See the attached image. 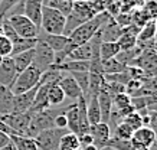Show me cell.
<instances>
[{"label":"cell","mask_w":157,"mask_h":150,"mask_svg":"<svg viewBox=\"0 0 157 150\" xmlns=\"http://www.w3.org/2000/svg\"><path fill=\"white\" fill-rule=\"evenodd\" d=\"M111 17V15H108L107 12H101L97 16H94L92 19L86 20L82 25H79L69 36H68V46L72 49H75L76 46L90 42L91 39L94 38V35L100 30V28Z\"/></svg>","instance_id":"obj_1"},{"label":"cell","mask_w":157,"mask_h":150,"mask_svg":"<svg viewBox=\"0 0 157 150\" xmlns=\"http://www.w3.org/2000/svg\"><path fill=\"white\" fill-rule=\"evenodd\" d=\"M61 107H53V108H48V110H43V111H38L32 114L29 127L26 130V136L28 137H36V136L43 130H48L53 127V118L58 113L61 111Z\"/></svg>","instance_id":"obj_2"},{"label":"cell","mask_w":157,"mask_h":150,"mask_svg":"<svg viewBox=\"0 0 157 150\" xmlns=\"http://www.w3.org/2000/svg\"><path fill=\"white\" fill-rule=\"evenodd\" d=\"M63 29H65V16L53 7L43 6L40 32L49 35H63Z\"/></svg>","instance_id":"obj_3"},{"label":"cell","mask_w":157,"mask_h":150,"mask_svg":"<svg viewBox=\"0 0 157 150\" xmlns=\"http://www.w3.org/2000/svg\"><path fill=\"white\" fill-rule=\"evenodd\" d=\"M40 75H42L40 69H38L35 65H30L25 71L17 74L13 85L10 87L13 95H17V94H22V92H26L29 90L35 88L40 81Z\"/></svg>","instance_id":"obj_4"},{"label":"cell","mask_w":157,"mask_h":150,"mask_svg":"<svg viewBox=\"0 0 157 150\" xmlns=\"http://www.w3.org/2000/svg\"><path fill=\"white\" fill-rule=\"evenodd\" d=\"M128 67H137L141 69L144 78L157 77V52L154 48H143L136 59L131 61Z\"/></svg>","instance_id":"obj_5"},{"label":"cell","mask_w":157,"mask_h":150,"mask_svg":"<svg viewBox=\"0 0 157 150\" xmlns=\"http://www.w3.org/2000/svg\"><path fill=\"white\" fill-rule=\"evenodd\" d=\"M5 19L9 20L14 32L23 39H36L40 30L36 28V25L30 19H28L25 15H10Z\"/></svg>","instance_id":"obj_6"},{"label":"cell","mask_w":157,"mask_h":150,"mask_svg":"<svg viewBox=\"0 0 157 150\" xmlns=\"http://www.w3.org/2000/svg\"><path fill=\"white\" fill-rule=\"evenodd\" d=\"M68 131H69L68 129H58V127H52V129L40 131L35 137L39 150H58L61 137Z\"/></svg>","instance_id":"obj_7"},{"label":"cell","mask_w":157,"mask_h":150,"mask_svg":"<svg viewBox=\"0 0 157 150\" xmlns=\"http://www.w3.org/2000/svg\"><path fill=\"white\" fill-rule=\"evenodd\" d=\"M2 121L12 130V136H26L32 114L30 113H10L0 117Z\"/></svg>","instance_id":"obj_8"},{"label":"cell","mask_w":157,"mask_h":150,"mask_svg":"<svg viewBox=\"0 0 157 150\" xmlns=\"http://www.w3.org/2000/svg\"><path fill=\"white\" fill-rule=\"evenodd\" d=\"M53 62H55V52L45 42L38 40V44L35 46V56L32 65L40 69V72H45L46 69L52 67Z\"/></svg>","instance_id":"obj_9"},{"label":"cell","mask_w":157,"mask_h":150,"mask_svg":"<svg viewBox=\"0 0 157 150\" xmlns=\"http://www.w3.org/2000/svg\"><path fill=\"white\" fill-rule=\"evenodd\" d=\"M156 133L150 127H140L131 136V146L133 150H146L150 149L156 143Z\"/></svg>","instance_id":"obj_10"},{"label":"cell","mask_w":157,"mask_h":150,"mask_svg":"<svg viewBox=\"0 0 157 150\" xmlns=\"http://www.w3.org/2000/svg\"><path fill=\"white\" fill-rule=\"evenodd\" d=\"M88 133L91 134L92 140H94V146H97L98 149L105 147L108 140L111 139V130L107 123H97V124H91Z\"/></svg>","instance_id":"obj_11"},{"label":"cell","mask_w":157,"mask_h":150,"mask_svg":"<svg viewBox=\"0 0 157 150\" xmlns=\"http://www.w3.org/2000/svg\"><path fill=\"white\" fill-rule=\"evenodd\" d=\"M16 77H17V71H16L12 56L3 58L0 63V85L10 88L13 85Z\"/></svg>","instance_id":"obj_12"},{"label":"cell","mask_w":157,"mask_h":150,"mask_svg":"<svg viewBox=\"0 0 157 150\" xmlns=\"http://www.w3.org/2000/svg\"><path fill=\"white\" fill-rule=\"evenodd\" d=\"M100 35L101 42H117V39L121 36L123 29L118 26V23L115 22V19L111 16L107 22L100 28V30L97 32Z\"/></svg>","instance_id":"obj_13"},{"label":"cell","mask_w":157,"mask_h":150,"mask_svg":"<svg viewBox=\"0 0 157 150\" xmlns=\"http://www.w3.org/2000/svg\"><path fill=\"white\" fill-rule=\"evenodd\" d=\"M38 87H39V84L35 88L29 90V91L14 95L13 97V110H12V113H29L30 107L33 104L35 94H36Z\"/></svg>","instance_id":"obj_14"},{"label":"cell","mask_w":157,"mask_h":150,"mask_svg":"<svg viewBox=\"0 0 157 150\" xmlns=\"http://www.w3.org/2000/svg\"><path fill=\"white\" fill-rule=\"evenodd\" d=\"M97 100H98V106H100L101 111V123H107L109 114H111V110H113V94L104 87V81L98 91Z\"/></svg>","instance_id":"obj_15"},{"label":"cell","mask_w":157,"mask_h":150,"mask_svg":"<svg viewBox=\"0 0 157 150\" xmlns=\"http://www.w3.org/2000/svg\"><path fill=\"white\" fill-rule=\"evenodd\" d=\"M38 40L45 42L55 53L63 52L68 46V36H65V35H49L45 32H39Z\"/></svg>","instance_id":"obj_16"},{"label":"cell","mask_w":157,"mask_h":150,"mask_svg":"<svg viewBox=\"0 0 157 150\" xmlns=\"http://www.w3.org/2000/svg\"><path fill=\"white\" fill-rule=\"evenodd\" d=\"M59 87L63 91L65 97L69 98V100H78V98L82 95V90L81 87L78 85L75 79L71 77V75H63L62 79L59 81Z\"/></svg>","instance_id":"obj_17"},{"label":"cell","mask_w":157,"mask_h":150,"mask_svg":"<svg viewBox=\"0 0 157 150\" xmlns=\"http://www.w3.org/2000/svg\"><path fill=\"white\" fill-rule=\"evenodd\" d=\"M71 12H74V13H75L79 19L84 20V22L92 19L94 16L98 15V12L94 9L92 3H88L85 0H76V2H74V3H72Z\"/></svg>","instance_id":"obj_18"},{"label":"cell","mask_w":157,"mask_h":150,"mask_svg":"<svg viewBox=\"0 0 157 150\" xmlns=\"http://www.w3.org/2000/svg\"><path fill=\"white\" fill-rule=\"evenodd\" d=\"M65 116H67L68 120V130L78 136L79 134V110H78L76 101L72 102L71 106H67Z\"/></svg>","instance_id":"obj_19"},{"label":"cell","mask_w":157,"mask_h":150,"mask_svg":"<svg viewBox=\"0 0 157 150\" xmlns=\"http://www.w3.org/2000/svg\"><path fill=\"white\" fill-rule=\"evenodd\" d=\"M33 56H35V48L29 49V51H25V52H20V53H17V55H13V56H12L17 74H20L22 71H25L26 68H29L32 63H33Z\"/></svg>","instance_id":"obj_20"},{"label":"cell","mask_w":157,"mask_h":150,"mask_svg":"<svg viewBox=\"0 0 157 150\" xmlns=\"http://www.w3.org/2000/svg\"><path fill=\"white\" fill-rule=\"evenodd\" d=\"M13 92L7 87L0 85V117L10 114L13 110Z\"/></svg>","instance_id":"obj_21"},{"label":"cell","mask_w":157,"mask_h":150,"mask_svg":"<svg viewBox=\"0 0 157 150\" xmlns=\"http://www.w3.org/2000/svg\"><path fill=\"white\" fill-rule=\"evenodd\" d=\"M85 102H86V117H88L90 124L101 123V111L97 95H91V97L85 98Z\"/></svg>","instance_id":"obj_22"},{"label":"cell","mask_w":157,"mask_h":150,"mask_svg":"<svg viewBox=\"0 0 157 150\" xmlns=\"http://www.w3.org/2000/svg\"><path fill=\"white\" fill-rule=\"evenodd\" d=\"M12 143L14 144L16 150H39L38 143L33 137H28V136H10Z\"/></svg>","instance_id":"obj_23"},{"label":"cell","mask_w":157,"mask_h":150,"mask_svg":"<svg viewBox=\"0 0 157 150\" xmlns=\"http://www.w3.org/2000/svg\"><path fill=\"white\" fill-rule=\"evenodd\" d=\"M120 52H121V49H120L117 42H101V45H100L101 62H102V61H107V59L115 58Z\"/></svg>","instance_id":"obj_24"},{"label":"cell","mask_w":157,"mask_h":150,"mask_svg":"<svg viewBox=\"0 0 157 150\" xmlns=\"http://www.w3.org/2000/svg\"><path fill=\"white\" fill-rule=\"evenodd\" d=\"M65 94L63 91L61 90L59 84H52L48 90V101H49V106L51 108L52 107H61L65 101Z\"/></svg>","instance_id":"obj_25"},{"label":"cell","mask_w":157,"mask_h":150,"mask_svg":"<svg viewBox=\"0 0 157 150\" xmlns=\"http://www.w3.org/2000/svg\"><path fill=\"white\" fill-rule=\"evenodd\" d=\"M78 147H81L78 136L71 133V131H68V133H65V134L61 137L58 150H75V149H78Z\"/></svg>","instance_id":"obj_26"},{"label":"cell","mask_w":157,"mask_h":150,"mask_svg":"<svg viewBox=\"0 0 157 150\" xmlns=\"http://www.w3.org/2000/svg\"><path fill=\"white\" fill-rule=\"evenodd\" d=\"M101 68H102V75H108V74H118L125 71V65L121 63L120 61H117L115 58L107 59L101 62Z\"/></svg>","instance_id":"obj_27"},{"label":"cell","mask_w":157,"mask_h":150,"mask_svg":"<svg viewBox=\"0 0 157 150\" xmlns=\"http://www.w3.org/2000/svg\"><path fill=\"white\" fill-rule=\"evenodd\" d=\"M38 44V38L36 39H23L20 38L19 40H16L13 44V48H12V56L13 55H17L20 52H25V51H29V49H33Z\"/></svg>","instance_id":"obj_28"},{"label":"cell","mask_w":157,"mask_h":150,"mask_svg":"<svg viewBox=\"0 0 157 150\" xmlns=\"http://www.w3.org/2000/svg\"><path fill=\"white\" fill-rule=\"evenodd\" d=\"M117 44H118V46H120L121 51H128V49H133L134 46H137V36H136V35L123 32L121 36L117 39Z\"/></svg>","instance_id":"obj_29"},{"label":"cell","mask_w":157,"mask_h":150,"mask_svg":"<svg viewBox=\"0 0 157 150\" xmlns=\"http://www.w3.org/2000/svg\"><path fill=\"white\" fill-rule=\"evenodd\" d=\"M130 106H131V97L127 92H120V94H115L113 97V108H115V110L121 111V110Z\"/></svg>","instance_id":"obj_30"},{"label":"cell","mask_w":157,"mask_h":150,"mask_svg":"<svg viewBox=\"0 0 157 150\" xmlns=\"http://www.w3.org/2000/svg\"><path fill=\"white\" fill-rule=\"evenodd\" d=\"M133 133H134V130L130 126H127L125 123H120L118 126L111 131V136L117 137V139H123V140H131Z\"/></svg>","instance_id":"obj_31"},{"label":"cell","mask_w":157,"mask_h":150,"mask_svg":"<svg viewBox=\"0 0 157 150\" xmlns=\"http://www.w3.org/2000/svg\"><path fill=\"white\" fill-rule=\"evenodd\" d=\"M123 123H125L127 126H130L134 131L138 130L140 127H143V120H141V114L138 111H133L127 114V116L123 118Z\"/></svg>","instance_id":"obj_32"},{"label":"cell","mask_w":157,"mask_h":150,"mask_svg":"<svg viewBox=\"0 0 157 150\" xmlns=\"http://www.w3.org/2000/svg\"><path fill=\"white\" fill-rule=\"evenodd\" d=\"M74 79H75L78 85L82 90V95H85L88 91V84H90V71H84V72H71L69 74Z\"/></svg>","instance_id":"obj_33"},{"label":"cell","mask_w":157,"mask_h":150,"mask_svg":"<svg viewBox=\"0 0 157 150\" xmlns=\"http://www.w3.org/2000/svg\"><path fill=\"white\" fill-rule=\"evenodd\" d=\"M107 146L114 150H133L131 140H123V139H117V137H113V136L108 140Z\"/></svg>","instance_id":"obj_34"},{"label":"cell","mask_w":157,"mask_h":150,"mask_svg":"<svg viewBox=\"0 0 157 150\" xmlns=\"http://www.w3.org/2000/svg\"><path fill=\"white\" fill-rule=\"evenodd\" d=\"M19 3H20V0H2V3H0V20L7 17V15Z\"/></svg>","instance_id":"obj_35"},{"label":"cell","mask_w":157,"mask_h":150,"mask_svg":"<svg viewBox=\"0 0 157 150\" xmlns=\"http://www.w3.org/2000/svg\"><path fill=\"white\" fill-rule=\"evenodd\" d=\"M144 13L147 15L148 20H156L157 19V0H146L144 5L141 6Z\"/></svg>","instance_id":"obj_36"},{"label":"cell","mask_w":157,"mask_h":150,"mask_svg":"<svg viewBox=\"0 0 157 150\" xmlns=\"http://www.w3.org/2000/svg\"><path fill=\"white\" fill-rule=\"evenodd\" d=\"M12 48H13V44L6 38L5 35H2L0 36V56L2 58L12 56Z\"/></svg>","instance_id":"obj_37"},{"label":"cell","mask_w":157,"mask_h":150,"mask_svg":"<svg viewBox=\"0 0 157 150\" xmlns=\"http://www.w3.org/2000/svg\"><path fill=\"white\" fill-rule=\"evenodd\" d=\"M147 116H148V124L147 127H150L157 136V111H151L147 110Z\"/></svg>","instance_id":"obj_38"},{"label":"cell","mask_w":157,"mask_h":150,"mask_svg":"<svg viewBox=\"0 0 157 150\" xmlns=\"http://www.w3.org/2000/svg\"><path fill=\"white\" fill-rule=\"evenodd\" d=\"M78 139H79V144H81V147L94 144V140H92V137H91L90 133H84V134L78 136Z\"/></svg>","instance_id":"obj_39"},{"label":"cell","mask_w":157,"mask_h":150,"mask_svg":"<svg viewBox=\"0 0 157 150\" xmlns=\"http://www.w3.org/2000/svg\"><path fill=\"white\" fill-rule=\"evenodd\" d=\"M10 141H12L10 134H7V133H5V131H0V149H3L5 146H7Z\"/></svg>","instance_id":"obj_40"},{"label":"cell","mask_w":157,"mask_h":150,"mask_svg":"<svg viewBox=\"0 0 157 150\" xmlns=\"http://www.w3.org/2000/svg\"><path fill=\"white\" fill-rule=\"evenodd\" d=\"M0 131H5V133H7V134L12 136V130H10L9 127L6 126V124L3 123V121H2V118H0Z\"/></svg>","instance_id":"obj_41"},{"label":"cell","mask_w":157,"mask_h":150,"mask_svg":"<svg viewBox=\"0 0 157 150\" xmlns=\"http://www.w3.org/2000/svg\"><path fill=\"white\" fill-rule=\"evenodd\" d=\"M147 110H151V111H157V100L154 102H151L150 106H147Z\"/></svg>","instance_id":"obj_42"},{"label":"cell","mask_w":157,"mask_h":150,"mask_svg":"<svg viewBox=\"0 0 157 150\" xmlns=\"http://www.w3.org/2000/svg\"><path fill=\"white\" fill-rule=\"evenodd\" d=\"M0 150H16V147H14V144H13V143H12V141H10L9 144H7V146H5L3 149H0Z\"/></svg>","instance_id":"obj_43"},{"label":"cell","mask_w":157,"mask_h":150,"mask_svg":"<svg viewBox=\"0 0 157 150\" xmlns=\"http://www.w3.org/2000/svg\"><path fill=\"white\" fill-rule=\"evenodd\" d=\"M82 150H98V147L94 144H90V146H85V147H81Z\"/></svg>","instance_id":"obj_44"},{"label":"cell","mask_w":157,"mask_h":150,"mask_svg":"<svg viewBox=\"0 0 157 150\" xmlns=\"http://www.w3.org/2000/svg\"><path fill=\"white\" fill-rule=\"evenodd\" d=\"M52 0H43V6H46V5H49Z\"/></svg>","instance_id":"obj_45"},{"label":"cell","mask_w":157,"mask_h":150,"mask_svg":"<svg viewBox=\"0 0 157 150\" xmlns=\"http://www.w3.org/2000/svg\"><path fill=\"white\" fill-rule=\"evenodd\" d=\"M98 150H111V147H108V146H105V147H101V149Z\"/></svg>","instance_id":"obj_46"},{"label":"cell","mask_w":157,"mask_h":150,"mask_svg":"<svg viewBox=\"0 0 157 150\" xmlns=\"http://www.w3.org/2000/svg\"><path fill=\"white\" fill-rule=\"evenodd\" d=\"M3 35V26H2V22H0V36Z\"/></svg>","instance_id":"obj_47"},{"label":"cell","mask_w":157,"mask_h":150,"mask_svg":"<svg viewBox=\"0 0 157 150\" xmlns=\"http://www.w3.org/2000/svg\"><path fill=\"white\" fill-rule=\"evenodd\" d=\"M85 2H88V3H95V2H100V0H85Z\"/></svg>","instance_id":"obj_48"},{"label":"cell","mask_w":157,"mask_h":150,"mask_svg":"<svg viewBox=\"0 0 157 150\" xmlns=\"http://www.w3.org/2000/svg\"><path fill=\"white\" fill-rule=\"evenodd\" d=\"M68 2H72V3H74V2H76V0H68Z\"/></svg>","instance_id":"obj_49"},{"label":"cell","mask_w":157,"mask_h":150,"mask_svg":"<svg viewBox=\"0 0 157 150\" xmlns=\"http://www.w3.org/2000/svg\"><path fill=\"white\" fill-rule=\"evenodd\" d=\"M75 150H82V149H81V147H78V149H75Z\"/></svg>","instance_id":"obj_50"},{"label":"cell","mask_w":157,"mask_h":150,"mask_svg":"<svg viewBox=\"0 0 157 150\" xmlns=\"http://www.w3.org/2000/svg\"><path fill=\"white\" fill-rule=\"evenodd\" d=\"M154 22H156V28H157V19H156V20H154Z\"/></svg>","instance_id":"obj_51"},{"label":"cell","mask_w":157,"mask_h":150,"mask_svg":"<svg viewBox=\"0 0 157 150\" xmlns=\"http://www.w3.org/2000/svg\"><path fill=\"white\" fill-rule=\"evenodd\" d=\"M2 59H3V58H2V56H0V63H2Z\"/></svg>","instance_id":"obj_52"},{"label":"cell","mask_w":157,"mask_h":150,"mask_svg":"<svg viewBox=\"0 0 157 150\" xmlns=\"http://www.w3.org/2000/svg\"><path fill=\"white\" fill-rule=\"evenodd\" d=\"M20 3H23V0H20ZM20 3H19V5H20Z\"/></svg>","instance_id":"obj_53"},{"label":"cell","mask_w":157,"mask_h":150,"mask_svg":"<svg viewBox=\"0 0 157 150\" xmlns=\"http://www.w3.org/2000/svg\"><path fill=\"white\" fill-rule=\"evenodd\" d=\"M0 3H2V0H0Z\"/></svg>","instance_id":"obj_54"},{"label":"cell","mask_w":157,"mask_h":150,"mask_svg":"<svg viewBox=\"0 0 157 150\" xmlns=\"http://www.w3.org/2000/svg\"><path fill=\"white\" fill-rule=\"evenodd\" d=\"M156 52H157V49H156Z\"/></svg>","instance_id":"obj_55"},{"label":"cell","mask_w":157,"mask_h":150,"mask_svg":"<svg viewBox=\"0 0 157 150\" xmlns=\"http://www.w3.org/2000/svg\"><path fill=\"white\" fill-rule=\"evenodd\" d=\"M111 150H114V149H111Z\"/></svg>","instance_id":"obj_56"},{"label":"cell","mask_w":157,"mask_h":150,"mask_svg":"<svg viewBox=\"0 0 157 150\" xmlns=\"http://www.w3.org/2000/svg\"><path fill=\"white\" fill-rule=\"evenodd\" d=\"M144 2H146V0H144Z\"/></svg>","instance_id":"obj_57"}]
</instances>
